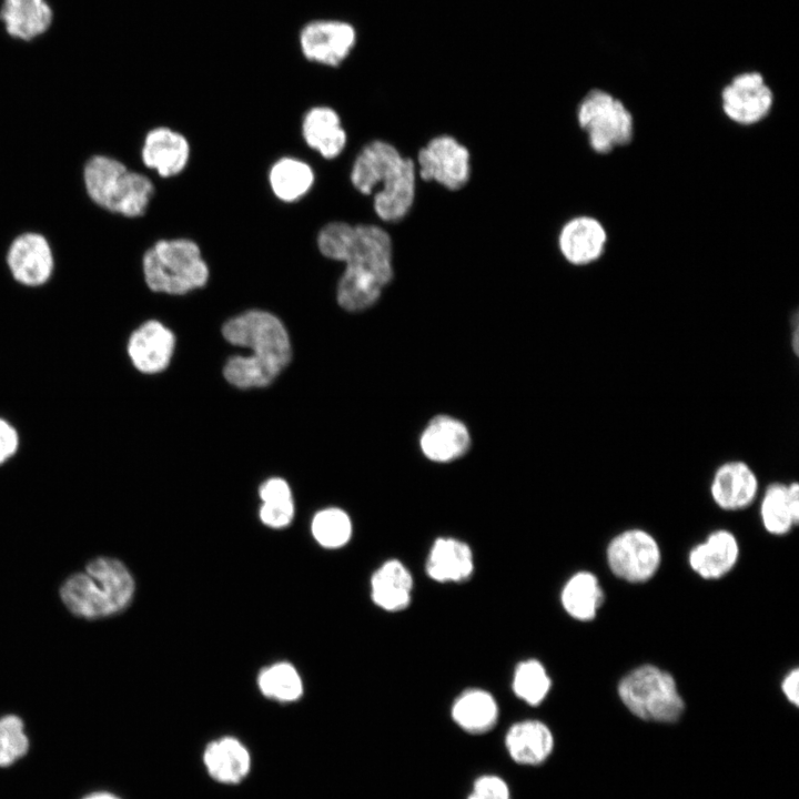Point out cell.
<instances>
[{
	"label": "cell",
	"mask_w": 799,
	"mask_h": 799,
	"mask_svg": "<svg viewBox=\"0 0 799 799\" xmlns=\"http://www.w3.org/2000/svg\"><path fill=\"white\" fill-rule=\"evenodd\" d=\"M321 253L345 263L337 302L347 311L372 306L393 276L392 241L380 226L332 222L317 236Z\"/></svg>",
	"instance_id": "1"
},
{
	"label": "cell",
	"mask_w": 799,
	"mask_h": 799,
	"mask_svg": "<svg viewBox=\"0 0 799 799\" xmlns=\"http://www.w3.org/2000/svg\"><path fill=\"white\" fill-rule=\"evenodd\" d=\"M223 336L234 345L252 350L249 356H233L224 366L226 381L240 388L269 385L292 356L287 332L281 321L265 311H247L229 320Z\"/></svg>",
	"instance_id": "2"
},
{
	"label": "cell",
	"mask_w": 799,
	"mask_h": 799,
	"mask_svg": "<svg viewBox=\"0 0 799 799\" xmlns=\"http://www.w3.org/2000/svg\"><path fill=\"white\" fill-rule=\"evenodd\" d=\"M415 178L414 162L384 141L365 145L351 171L352 184L363 194L381 184L374 195V210L387 222H396L408 213L415 196Z\"/></svg>",
	"instance_id": "3"
},
{
	"label": "cell",
	"mask_w": 799,
	"mask_h": 799,
	"mask_svg": "<svg viewBox=\"0 0 799 799\" xmlns=\"http://www.w3.org/2000/svg\"><path fill=\"white\" fill-rule=\"evenodd\" d=\"M134 579L119 559L98 557L64 580L60 597L75 616L99 619L122 611L132 600Z\"/></svg>",
	"instance_id": "4"
},
{
	"label": "cell",
	"mask_w": 799,
	"mask_h": 799,
	"mask_svg": "<svg viewBox=\"0 0 799 799\" xmlns=\"http://www.w3.org/2000/svg\"><path fill=\"white\" fill-rule=\"evenodd\" d=\"M83 182L95 204L127 218L144 214L154 193L148 176L130 171L119 160L107 155H94L88 160Z\"/></svg>",
	"instance_id": "5"
},
{
	"label": "cell",
	"mask_w": 799,
	"mask_h": 799,
	"mask_svg": "<svg viewBox=\"0 0 799 799\" xmlns=\"http://www.w3.org/2000/svg\"><path fill=\"white\" fill-rule=\"evenodd\" d=\"M617 695L630 714L645 721L674 724L685 711L676 678L653 664L625 674L617 684Z\"/></svg>",
	"instance_id": "6"
},
{
	"label": "cell",
	"mask_w": 799,
	"mask_h": 799,
	"mask_svg": "<svg viewBox=\"0 0 799 799\" xmlns=\"http://www.w3.org/2000/svg\"><path fill=\"white\" fill-rule=\"evenodd\" d=\"M142 267L149 289L160 293L185 294L209 279L199 245L188 239L158 241L144 253Z\"/></svg>",
	"instance_id": "7"
},
{
	"label": "cell",
	"mask_w": 799,
	"mask_h": 799,
	"mask_svg": "<svg viewBox=\"0 0 799 799\" xmlns=\"http://www.w3.org/2000/svg\"><path fill=\"white\" fill-rule=\"evenodd\" d=\"M577 120L587 133L591 149L607 153L631 141L634 122L630 111L613 94L590 90L580 101Z\"/></svg>",
	"instance_id": "8"
},
{
	"label": "cell",
	"mask_w": 799,
	"mask_h": 799,
	"mask_svg": "<svg viewBox=\"0 0 799 799\" xmlns=\"http://www.w3.org/2000/svg\"><path fill=\"white\" fill-rule=\"evenodd\" d=\"M610 573L628 584H645L656 576L663 554L658 540L643 528H628L616 534L605 550Z\"/></svg>",
	"instance_id": "9"
},
{
	"label": "cell",
	"mask_w": 799,
	"mask_h": 799,
	"mask_svg": "<svg viewBox=\"0 0 799 799\" xmlns=\"http://www.w3.org/2000/svg\"><path fill=\"white\" fill-rule=\"evenodd\" d=\"M354 26L337 19H313L304 23L297 34L302 55L313 63L337 68L355 48Z\"/></svg>",
	"instance_id": "10"
},
{
	"label": "cell",
	"mask_w": 799,
	"mask_h": 799,
	"mask_svg": "<svg viewBox=\"0 0 799 799\" xmlns=\"http://www.w3.org/2000/svg\"><path fill=\"white\" fill-rule=\"evenodd\" d=\"M417 159L419 176L424 181H435L455 191L469 180V152L453 136L439 135L432 139L419 150Z\"/></svg>",
	"instance_id": "11"
},
{
	"label": "cell",
	"mask_w": 799,
	"mask_h": 799,
	"mask_svg": "<svg viewBox=\"0 0 799 799\" xmlns=\"http://www.w3.org/2000/svg\"><path fill=\"white\" fill-rule=\"evenodd\" d=\"M773 93L758 71L735 75L721 91L725 114L739 124H755L770 112Z\"/></svg>",
	"instance_id": "12"
},
{
	"label": "cell",
	"mask_w": 799,
	"mask_h": 799,
	"mask_svg": "<svg viewBox=\"0 0 799 799\" xmlns=\"http://www.w3.org/2000/svg\"><path fill=\"white\" fill-rule=\"evenodd\" d=\"M6 260L12 277L30 287L45 284L54 269L51 245L44 235L37 232L18 235L11 242Z\"/></svg>",
	"instance_id": "13"
},
{
	"label": "cell",
	"mask_w": 799,
	"mask_h": 799,
	"mask_svg": "<svg viewBox=\"0 0 799 799\" xmlns=\"http://www.w3.org/2000/svg\"><path fill=\"white\" fill-rule=\"evenodd\" d=\"M709 492L717 507L738 512L748 508L758 497L759 479L746 462L728 461L716 468Z\"/></svg>",
	"instance_id": "14"
},
{
	"label": "cell",
	"mask_w": 799,
	"mask_h": 799,
	"mask_svg": "<svg viewBox=\"0 0 799 799\" xmlns=\"http://www.w3.org/2000/svg\"><path fill=\"white\" fill-rule=\"evenodd\" d=\"M740 545L736 535L724 528L712 530L688 553L690 569L705 580H718L737 565Z\"/></svg>",
	"instance_id": "15"
},
{
	"label": "cell",
	"mask_w": 799,
	"mask_h": 799,
	"mask_svg": "<svg viewBox=\"0 0 799 799\" xmlns=\"http://www.w3.org/2000/svg\"><path fill=\"white\" fill-rule=\"evenodd\" d=\"M174 335L158 321H148L131 334L128 355L133 366L146 374L163 371L174 350Z\"/></svg>",
	"instance_id": "16"
},
{
	"label": "cell",
	"mask_w": 799,
	"mask_h": 799,
	"mask_svg": "<svg viewBox=\"0 0 799 799\" xmlns=\"http://www.w3.org/2000/svg\"><path fill=\"white\" fill-rule=\"evenodd\" d=\"M141 155L145 166L155 170L163 178H170L186 166L190 145L181 133L159 127L146 134Z\"/></svg>",
	"instance_id": "17"
},
{
	"label": "cell",
	"mask_w": 799,
	"mask_h": 799,
	"mask_svg": "<svg viewBox=\"0 0 799 799\" xmlns=\"http://www.w3.org/2000/svg\"><path fill=\"white\" fill-rule=\"evenodd\" d=\"M606 241L604 226L590 216L569 220L558 239L563 256L574 265H586L598 260L604 253Z\"/></svg>",
	"instance_id": "18"
},
{
	"label": "cell",
	"mask_w": 799,
	"mask_h": 799,
	"mask_svg": "<svg viewBox=\"0 0 799 799\" xmlns=\"http://www.w3.org/2000/svg\"><path fill=\"white\" fill-rule=\"evenodd\" d=\"M209 776L223 785H236L250 773L249 749L237 738L226 736L209 742L202 755Z\"/></svg>",
	"instance_id": "19"
},
{
	"label": "cell",
	"mask_w": 799,
	"mask_h": 799,
	"mask_svg": "<svg viewBox=\"0 0 799 799\" xmlns=\"http://www.w3.org/2000/svg\"><path fill=\"white\" fill-rule=\"evenodd\" d=\"M759 517L765 530L772 536L789 534L799 524V485L773 482L761 497Z\"/></svg>",
	"instance_id": "20"
},
{
	"label": "cell",
	"mask_w": 799,
	"mask_h": 799,
	"mask_svg": "<svg viewBox=\"0 0 799 799\" xmlns=\"http://www.w3.org/2000/svg\"><path fill=\"white\" fill-rule=\"evenodd\" d=\"M425 570L437 583H463L474 572L472 548L454 537H438L429 549Z\"/></svg>",
	"instance_id": "21"
},
{
	"label": "cell",
	"mask_w": 799,
	"mask_h": 799,
	"mask_svg": "<svg viewBox=\"0 0 799 799\" xmlns=\"http://www.w3.org/2000/svg\"><path fill=\"white\" fill-rule=\"evenodd\" d=\"M413 586L408 568L398 559H388L371 577V597L385 611H401L411 604Z\"/></svg>",
	"instance_id": "22"
},
{
	"label": "cell",
	"mask_w": 799,
	"mask_h": 799,
	"mask_svg": "<svg viewBox=\"0 0 799 799\" xmlns=\"http://www.w3.org/2000/svg\"><path fill=\"white\" fill-rule=\"evenodd\" d=\"M506 749L520 765H540L553 752L554 736L540 720L528 719L514 724L505 736Z\"/></svg>",
	"instance_id": "23"
},
{
	"label": "cell",
	"mask_w": 799,
	"mask_h": 799,
	"mask_svg": "<svg viewBox=\"0 0 799 799\" xmlns=\"http://www.w3.org/2000/svg\"><path fill=\"white\" fill-rule=\"evenodd\" d=\"M0 20L9 36L31 41L48 31L53 12L45 0H3Z\"/></svg>",
	"instance_id": "24"
},
{
	"label": "cell",
	"mask_w": 799,
	"mask_h": 799,
	"mask_svg": "<svg viewBox=\"0 0 799 799\" xmlns=\"http://www.w3.org/2000/svg\"><path fill=\"white\" fill-rule=\"evenodd\" d=\"M605 603V590L596 574L578 570L564 584L560 604L565 613L581 623L594 620Z\"/></svg>",
	"instance_id": "25"
},
{
	"label": "cell",
	"mask_w": 799,
	"mask_h": 799,
	"mask_svg": "<svg viewBox=\"0 0 799 799\" xmlns=\"http://www.w3.org/2000/svg\"><path fill=\"white\" fill-rule=\"evenodd\" d=\"M469 442V433L463 423L448 416H437L425 428L421 447L429 459L449 462L462 456Z\"/></svg>",
	"instance_id": "26"
},
{
	"label": "cell",
	"mask_w": 799,
	"mask_h": 799,
	"mask_svg": "<svg viewBox=\"0 0 799 799\" xmlns=\"http://www.w3.org/2000/svg\"><path fill=\"white\" fill-rule=\"evenodd\" d=\"M302 133L307 145L325 159L336 158L346 144L340 117L328 107L310 109L303 119Z\"/></svg>",
	"instance_id": "27"
},
{
	"label": "cell",
	"mask_w": 799,
	"mask_h": 799,
	"mask_svg": "<svg viewBox=\"0 0 799 799\" xmlns=\"http://www.w3.org/2000/svg\"><path fill=\"white\" fill-rule=\"evenodd\" d=\"M455 724L469 734H484L498 720V704L494 696L482 688H468L459 694L452 706Z\"/></svg>",
	"instance_id": "28"
},
{
	"label": "cell",
	"mask_w": 799,
	"mask_h": 799,
	"mask_svg": "<svg viewBox=\"0 0 799 799\" xmlns=\"http://www.w3.org/2000/svg\"><path fill=\"white\" fill-rule=\"evenodd\" d=\"M314 181L312 168L297 159L283 158L270 171V184L282 201L293 202L311 189Z\"/></svg>",
	"instance_id": "29"
},
{
	"label": "cell",
	"mask_w": 799,
	"mask_h": 799,
	"mask_svg": "<svg viewBox=\"0 0 799 799\" xmlns=\"http://www.w3.org/2000/svg\"><path fill=\"white\" fill-rule=\"evenodd\" d=\"M552 678L542 661L525 659L515 667L512 688L517 698L530 706L542 704L552 689Z\"/></svg>",
	"instance_id": "30"
},
{
	"label": "cell",
	"mask_w": 799,
	"mask_h": 799,
	"mask_svg": "<svg viewBox=\"0 0 799 799\" xmlns=\"http://www.w3.org/2000/svg\"><path fill=\"white\" fill-rule=\"evenodd\" d=\"M263 500L260 509L261 520L270 527L281 528L293 518L294 505L287 483L281 478H271L260 487Z\"/></svg>",
	"instance_id": "31"
},
{
	"label": "cell",
	"mask_w": 799,
	"mask_h": 799,
	"mask_svg": "<svg viewBox=\"0 0 799 799\" xmlns=\"http://www.w3.org/2000/svg\"><path fill=\"white\" fill-rule=\"evenodd\" d=\"M259 687L264 696L280 701H294L303 692L299 672L287 663L264 668L259 675Z\"/></svg>",
	"instance_id": "32"
},
{
	"label": "cell",
	"mask_w": 799,
	"mask_h": 799,
	"mask_svg": "<svg viewBox=\"0 0 799 799\" xmlns=\"http://www.w3.org/2000/svg\"><path fill=\"white\" fill-rule=\"evenodd\" d=\"M312 534L323 547L338 548L350 540L352 523L348 515L342 509L326 508L314 516Z\"/></svg>",
	"instance_id": "33"
},
{
	"label": "cell",
	"mask_w": 799,
	"mask_h": 799,
	"mask_svg": "<svg viewBox=\"0 0 799 799\" xmlns=\"http://www.w3.org/2000/svg\"><path fill=\"white\" fill-rule=\"evenodd\" d=\"M29 738L22 719L16 715L0 717V767H9L26 756Z\"/></svg>",
	"instance_id": "34"
},
{
	"label": "cell",
	"mask_w": 799,
	"mask_h": 799,
	"mask_svg": "<svg viewBox=\"0 0 799 799\" xmlns=\"http://www.w3.org/2000/svg\"><path fill=\"white\" fill-rule=\"evenodd\" d=\"M467 799H510L507 783L494 775L477 778Z\"/></svg>",
	"instance_id": "35"
},
{
	"label": "cell",
	"mask_w": 799,
	"mask_h": 799,
	"mask_svg": "<svg viewBox=\"0 0 799 799\" xmlns=\"http://www.w3.org/2000/svg\"><path fill=\"white\" fill-rule=\"evenodd\" d=\"M20 437L17 428L0 417V466L12 458L19 449Z\"/></svg>",
	"instance_id": "36"
},
{
	"label": "cell",
	"mask_w": 799,
	"mask_h": 799,
	"mask_svg": "<svg viewBox=\"0 0 799 799\" xmlns=\"http://www.w3.org/2000/svg\"><path fill=\"white\" fill-rule=\"evenodd\" d=\"M781 691L785 698L795 707L799 706V669L793 667L781 679Z\"/></svg>",
	"instance_id": "37"
},
{
	"label": "cell",
	"mask_w": 799,
	"mask_h": 799,
	"mask_svg": "<svg viewBox=\"0 0 799 799\" xmlns=\"http://www.w3.org/2000/svg\"><path fill=\"white\" fill-rule=\"evenodd\" d=\"M82 799H121V798L109 791H94V792H91V793L84 796Z\"/></svg>",
	"instance_id": "38"
}]
</instances>
